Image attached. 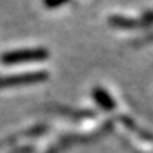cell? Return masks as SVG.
I'll use <instances>...</instances> for the list:
<instances>
[{
	"label": "cell",
	"mask_w": 153,
	"mask_h": 153,
	"mask_svg": "<svg viewBox=\"0 0 153 153\" xmlns=\"http://www.w3.org/2000/svg\"><path fill=\"white\" fill-rule=\"evenodd\" d=\"M49 56V52L43 48H34V49H19V51L6 52L0 56L1 64L4 65H16V64H25V62H37L43 61Z\"/></svg>",
	"instance_id": "obj_1"
},
{
	"label": "cell",
	"mask_w": 153,
	"mask_h": 153,
	"mask_svg": "<svg viewBox=\"0 0 153 153\" xmlns=\"http://www.w3.org/2000/svg\"><path fill=\"white\" fill-rule=\"evenodd\" d=\"M48 74L46 71H33V73H22V74H13L6 79H1L0 86H21V85H30L36 82L46 80Z\"/></svg>",
	"instance_id": "obj_2"
},
{
	"label": "cell",
	"mask_w": 153,
	"mask_h": 153,
	"mask_svg": "<svg viewBox=\"0 0 153 153\" xmlns=\"http://www.w3.org/2000/svg\"><path fill=\"white\" fill-rule=\"evenodd\" d=\"M92 95H94V100L97 101V104L104 108V110H107V111H111L113 108H114V101H113V98L110 97V94L105 91V89H102V88H95L94 91H92Z\"/></svg>",
	"instance_id": "obj_3"
},
{
	"label": "cell",
	"mask_w": 153,
	"mask_h": 153,
	"mask_svg": "<svg viewBox=\"0 0 153 153\" xmlns=\"http://www.w3.org/2000/svg\"><path fill=\"white\" fill-rule=\"evenodd\" d=\"M68 0H43V4L46 6V7H59V6H62L64 3H67Z\"/></svg>",
	"instance_id": "obj_4"
},
{
	"label": "cell",
	"mask_w": 153,
	"mask_h": 153,
	"mask_svg": "<svg viewBox=\"0 0 153 153\" xmlns=\"http://www.w3.org/2000/svg\"><path fill=\"white\" fill-rule=\"evenodd\" d=\"M144 19H146L147 22H153V12H152V13H147Z\"/></svg>",
	"instance_id": "obj_5"
},
{
	"label": "cell",
	"mask_w": 153,
	"mask_h": 153,
	"mask_svg": "<svg viewBox=\"0 0 153 153\" xmlns=\"http://www.w3.org/2000/svg\"><path fill=\"white\" fill-rule=\"evenodd\" d=\"M0 82H1V79H0Z\"/></svg>",
	"instance_id": "obj_6"
}]
</instances>
